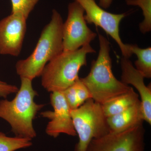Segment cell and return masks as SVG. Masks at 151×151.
<instances>
[{
	"label": "cell",
	"mask_w": 151,
	"mask_h": 151,
	"mask_svg": "<svg viewBox=\"0 0 151 151\" xmlns=\"http://www.w3.org/2000/svg\"><path fill=\"white\" fill-rule=\"evenodd\" d=\"M63 23L61 15L53 9L51 20L42 29L32 53L26 59L19 60L16 64L17 74L20 78L32 81L40 76L46 64L63 51Z\"/></svg>",
	"instance_id": "cell-1"
},
{
	"label": "cell",
	"mask_w": 151,
	"mask_h": 151,
	"mask_svg": "<svg viewBox=\"0 0 151 151\" xmlns=\"http://www.w3.org/2000/svg\"><path fill=\"white\" fill-rule=\"evenodd\" d=\"M20 78V87L14 98L0 100V118L10 124L16 137L32 139L37 136L33 121L45 105L35 102L38 93L33 88L32 81Z\"/></svg>",
	"instance_id": "cell-2"
},
{
	"label": "cell",
	"mask_w": 151,
	"mask_h": 151,
	"mask_svg": "<svg viewBox=\"0 0 151 151\" xmlns=\"http://www.w3.org/2000/svg\"><path fill=\"white\" fill-rule=\"evenodd\" d=\"M98 36L100 49L97 59L92 61L89 74L80 79L92 99L102 105L132 88L115 77L112 70L110 43L104 36L99 34Z\"/></svg>",
	"instance_id": "cell-3"
},
{
	"label": "cell",
	"mask_w": 151,
	"mask_h": 151,
	"mask_svg": "<svg viewBox=\"0 0 151 151\" xmlns=\"http://www.w3.org/2000/svg\"><path fill=\"white\" fill-rule=\"evenodd\" d=\"M95 52L90 44L74 51L63 50L44 68L42 85L49 92L64 91L79 78V70L87 64V55Z\"/></svg>",
	"instance_id": "cell-4"
},
{
	"label": "cell",
	"mask_w": 151,
	"mask_h": 151,
	"mask_svg": "<svg viewBox=\"0 0 151 151\" xmlns=\"http://www.w3.org/2000/svg\"><path fill=\"white\" fill-rule=\"evenodd\" d=\"M70 113L78 137L74 151H86L93 139L101 137L111 132L102 105L92 98L78 108L70 110Z\"/></svg>",
	"instance_id": "cell-5"
},
{
	"label": "cell",
	"mask_w": 151,
	"mask_h": 151,
	"mask_svg": "<svg viewBox=\"0 0 151 151\" xmlns=\"http://www.w3.org/2000/svg\"><path fill=\"white\" fill-rule=\"evenodd\" d=\"M83 8L85 12L84 19L86 23L94 24L101 28L110 35L119 45L124 57L129 58L132 54L129 44H124L120 35V24L127 13H111L100 6L95 0H74Z\"/></svg>",
	"instance_id": "cell-6"
},
{
	"label": "cell",
	"mask_w": 151,
	"mask_h": 151,
	"mask_svg": "<svg viewBox=\"0 0 151 151\" xmlns=\"http://www.w3.org/2000/svg\"><path fill=\"white\" fill-rule=\"evenodd\" d=\"M68 16L63 25V51H74L90 44L97 37L96 33L87 25L84 11L74 1L68 6Z\"/></svg>",
	"instance_id": "cell-7"
},
{
	"label": "cell",
	"mask_w": 151,
	"mask_h": 151,
	"mask_svg": "<svg viewBox=\"0 0 151 151\" xmlns=\"http://www.w3.org/2000/svg\"><path fill=\"white\" fill-rule=\"evenodd\" d=\"M143 122L122 132H110L93 139L86 151H145Z\"/></svg>",
	"instance_id": "cell-8"
},
{
	"label": "cell",
	"mask_w": 151,
	"mask_h": 151,
	"mask_svg": "<svg viewBox=\"0 0 151 151\" xmlns=\"http://www.w3.org/2000/svg\"><path fill=\"white\" fill-rule=\"evenodd\" d=\"M50 100L53 111H47L40 113L42 117L50 120L46 127V134L55 138L60 134L73 137L76 136L70 110L62 92H51Z\"/></svg>",
	"instance_id": "cell-9"
},
{
	"label": "cell",
	"mask_w": 151,
	"mask_h": 151,
	"mask_svg": "<svg viewBox=\"0 0 151 151\" xmlns=\"http://www.w3.org/2000/svg\"><path fill=\"white\" fill-rule=\"evenodd\" d=\"M27 20L22 14L11 13L0 21V54H20L27 31Z\"/></svg>",
	"instance_id": "cell-10"
},
{
	"label": "cell",
	"mask_w": 151,
	"mask_h": 151,
	"mask_svg": "<svg viewBox=\"0 0 151 151\" xmlns=\"http://www.w3.org/2000/svg\"><path fill=\"white\" fill-rule=\"evenodd\" d=\"M120 63L122 70L121 81L127 85H133L137 90L141 97L143 120L151 125V84L146 86L145 77L133 65L129 58L123 57Z\"/></svg>",
	"instance_id": "cell-11"
},
{
	"label": "cell",
	"mask_w": 151,
	"mask_h": 151,
	"mask_svg": "<svg viewBox=\"0 0 151 151\" xmlns=\"http://www.w3.org/2000/svg\"><path fill=\"white\" fill-rule=\"evenodd\" d=\"M140 100L122 113L107 118L111 132H122L144 122Z\"/></svg>",
	"instance_id": "cell-12"
},
{
	"label": "cell",
	"mask_w": 151,
	"mask_h": 151,
	"mask_svg": "<svg viewBox=\"0 0 151 151\" xmlns=\"http://www.w3.org/2000/svg\"><path fill=\"white\" fill-rule=\"evenodd\" d=\"M140 101L139 95L132 88L129 92L119 95L102 104L106 118L122 113Z\"/></svg>",
	"instance_id": "cell-13"
},
{
	"label": "cell",
	"mask_w": 151,
	"mask_h": 151,
	"mask_svg": "<svg viewBox=\"0 0 151 151\" xmlns=\"http://www.w3.org/2000/svg\"><path fill=\"white\" fill-rule=\"evenodd\" d=\"M132 54L137 55V60L134 62L135 68L145 78L151 77V47L141 48L136 44H129Z\"/></svg>",
	"instance_id": "cell-14"
},
{
	"label": "cell",
	"mask_w": 151,
	"mask_h": 151,
	"mask_svg": "<svg viewBox=\"0 0 151 151\" xmlns=\"http://www.w3.org/2000/svg\"><path fill=\"white\" fill-rule=\"evenodd\" d=\"M32 139L16 137H7L0 132V151H15L29 147L32 145Z\"/></svg>",
	"instance_id": "cell-15"
},
{
	"label": "cell",
	"mask_w": 151,
	"mask_h": 151,
	"mask_svg": "<svg viewBox=\"0 0 151 151\" xmlns=\"http://www.w3.org/2000/svg\"><path fill=\"white\" fill-rule=\"evenodd\" d=\"M128 6H137L142 11L144 19L139 24L140 31L143 34L151 30V0H126Z\"/></svg>",
	"instance_id": "cell-16"
},
{
	"label": "cell",
	"mask_w": 151,
	"mask_h": 151,
	"mask_svg": "<svg viewBox=\"0 0 151 151\" xmlns=\"http://www.w3.org/2000/svg\"><path fill=\"white\" fill-rule=\"evenodd\" d=\"M40 0H11L12 13L22 14L27 19Z\"/></svg>",
	"instance_id": "cell-17"
},
{
	"label": "cell",
	"mask_w": 151,
	"mask_h": 151,
	"mask_svg": "<svg viewBox=\"0 0 151 151\" xmlns=\"http://www.w3.org/2000/svg\"><path fill=\"white\" fill-rule=\"evenodd\" d=\"M73 85L75 86L78 103L80 106L86 100L92 98L89 90L80 78L73 83Z\"/></svg>",
	"instance_id": "cell-18"
},
{
	"label": "cell",
	"mask_w": 151,
	"mask_h": 151,
	"mask_svg": "<svg viewBox=\"0 0 151 151\" xmlns=\"http://www.w3.org/2000/svg\"><path fill=\"white\" fill-rule=\"evenodd\" d=\"M61 92L63 93L65 100L70 110H74L80 107L75 86L73 84L64 91Z\"/></svg>",
	"instance_id": "cell-19"
},
{
	"label": "cell",
	"mask_w": 151,
	"mask_h": 151,
	"mask_svg": "<svg viewBox=\"0 0 151 151\" xmlns=\"http://www.w3.org/2000/svg\"><path fill=\"white\" fill-rule=\"evenodd\" d=\"M18 90L19 88L15 85L0 80V97L6 98L10 94L16 93Z\"/></svg>",
	"instance_id": "cell-20"
},
{
	"label": "cell",
	"mask_w": 151,
	"mask_h": 151,
	"mask_svg": "<svg viewBox=\"0 0 151 151\" xmlns=\"http://www.w3.org/2000/svg\"><path fill=\"white\" fill-rule=\"evenodd\" d=\"M113 0H99V5L103 9H107L111 6Z\"/></svg>",
	"instance_id": "cell-21"
}]
</instances>
